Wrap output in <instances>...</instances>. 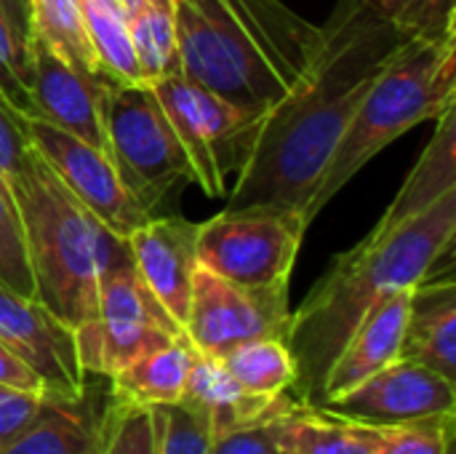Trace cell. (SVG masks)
<instances>
[{
  "label": "cell",
  "instance_id": "cell-19",
  "mask_svg": "<svg viewBox=\"0 0 456 454\" xmlns=\"http://www.w3.org/2000/svg\"><path fill=\"white\" fill-rule=\"evenodd\" d=\"M294 401L297 399L291 393L265 399V396H254L243 391L238 380L224 369V364L206 353H195L184 393L179 399V404L200 412L208 420L211 433H222V431L270 417L291 407Z\"/></svg>",
  "mask_w": 456,
  "mask_h": 454
},
{
  "label": "cell",
  "instance_id": "cell-25",
  "mask_svg": "<svg viewBox=\"0 0 456 454\" xmlns=\"http://www.w3.org/2000/svg\"><path fill=\"white\" fill-rule=\"evenodd\" d=\"M238 385L254 396L291 393L297 385V361L283 340H251L219 359Z\"/></svg>",
  "mask_w": 456,
  "mask_h": 454
},
{
  "label": "cell",
  "instance_id": "cell-2",
  "mask_svg": "<svg viewBox=\"0 0 456 454\" xmlns=\"http://www.w3.org/2000/svg\"><path fill=\"white\" fill-rule=\"evenodd\" d=\"M456 235V190L430 209L406 217H382L377 227L315 284L291 313L286 345L297 361L294 399L315 407L323 377L355 326L387 294L414 289L452 254Z\"/></svg>",
  "mask_w": 456,
  "mask_h": 454
},
{
  "label": "cell",
  "instance_id": "cell-1",
  "mask_svg": "<svg viewBox=\"0 0 456 454\" xmlns=\"http://www.w3.org/2000/svg\"><path fill=\"white\" fill-rule=\"evenodd\" d=\"M414 37L374 5L339 0L305 78L262 115L227 206H278L305 217L363 96Z\"/></svg>",
  "mask_w": 456,
  "mask_h": 454
},
{
  "label": "cell",
  "instance_id": "cell-10",
  "mask_svg": "<svg viewBox=\"0 0 456 454\" xmlns=\"http://www.w3.org/2000/svg\"><path fill=\"white\" fill-rule=\"evenodd\" d=\"M289 326V286L243 289L203 265L195 268L184 337L198 353L222 359L232 348L251 340L273 337L286 343Z\"/></svg>",
  "mask_w": 456,
  "mask_h": 454
},
{
  "label": "cell",
  "instance_id": "cell-15",
  "mask_svg": "<svg viewBox=\"0 0 456 454\" xmlns=\"http://www.w3.org/2000/svg\"><path fill=\"white\" fill-rule=\"evenodd\" d=\"M126 249L147 289L184 329L192 276L198 268V222L182 217H150L126 238Z\"/></svg>",
  "mask_w": 456,
  "mask_h": 454
},
{
  "label": "cell",
  "instance_id": "cell-11",
  "mask_svg": "<svg viewBox=\"0 0 456 454\" xmlns=\"http://www.w3.org/2000/svg\"><path fill=\"white\" fill-rule=\"evenodd\" d=\"M21 128L35 153L59 177V182L94 214V219L107 233L126 241L139 225L152 217L126 190L112 158L104 150L40 118L27 115L21 120Z\"/></svg>",
  "mask_w": 456,
  "mask_h": 454
},
{
  "label": "cell",
  "instance_id": "cell-27",
  "mask_svg": "<svg viewBox=\"0 0 456 454\" xmlns=\"http://www.w3.org/2000/svg\"><path fill=\"white\" fill-rule=\"evenodd\" d=\"M99 454H158L152 407L118 401L110 396Z\"/></svg>",
  "mask_w": 456,
  "mask_h": 454
},
{
  "label": "cell",
  "instance_id": "cell-30",
  "mask_svg": "<svg viewBox=\"0 0 456 454\" xmlns=\"http://www.w3.org/2000/svg\"><path fill=\"white\" fill-rule=\"evenodd\" d=\"M379 454H454L456 415L379 428Z\"/></svg>",
  "mask_w": 456,
  "mask_h": 454
},
{
  "label": "cell",
  "instance_id": "cell-8",
  "mask_svg": "<svg viewBox=\"0 0 456 454\" xmlns=\"http://www.w3.org/2000/svg\"><path fill=\"white\" fill-rule=\"evenodd\" d=\"M307 227L291 209L227 206L198 225V265L243 289L289 286Z\"/></svg>",
  "mask_w": 456,
  "mask_h": 454
},
{
  "label": "cell",
  "instance_id": "cell-3",
  "mask_svg": "<svg viewBox=\"0 0 456 454\" xmlns=\"http://www.w3.org/2000/svg\"><path fill=\"white\" fill-rule=\"evenodd\" d=\"M179 75L265 115L315 62L323 27L281 0H171Z\"/></svg>",
  "mask_w": 456,
  "mask_h": 454
},
{
  "label": "cell",
  "instance_id": "cell-35",
  "mask_svg": "<svg viewBox=\"0 0 456 454\" xmlns=\"http://www.w3.org/2000/svg\"><path fill=\"white\" fill-rule=\"evenodd\" d=\"M21 115L0 96V177L8 182L29 153V139L21 128Z\"/></svg>",
  "mask_w": 456,
  "mask_h": 454
},
{
  "label": "cell",
  "instance_id": "cell-34",
  "mask_svg": "<svg viewBox=\"0 0 456 454\" xmlns=\"http://www.w3.org/2000/svg\"><path fill=\"white\" fill-rule=\"evenodd\" d=\"M45 393L0 385V452L32 423Z\"/></svg>",
  "mask_w": 456,
  "mask_h": 454
},
{
  "label": "cell",
  "instance_id": "cell-33",
  "mask_svg": "<svg viewBox=\"0 0 456 454\" xmlns=\"http://www.w3.org/2000/svg\"><path fill=\"white\" fill-rule=\"evenodd\" d=\"M297 404H302V401H294L291 407H286L270 417L222 431V433H211L208 454H281V447H278L281 423Z\"/></svg>",
  "mask_w": 456,
  "mask_h": 454
},
{
  "label": "cell",
  "instance_id": "cell-18",
  "mask_svg": "<svg viewBox=\"0 0 456 454\" xmlns=\"http://www.w3.org/2000/svg\"><path fill=\"white\" fill-rule=\"evenodd\" d=\"M401 359L456 380V281L452 270L444 278L430 276L411 289Z\"/></svg>",
  "mask_w": 456,
  "mask_h": 454
},
{
  "label": "cell",
  "instance_id": "cell-29",
  "mask_svg": "<svg viewBox=\"0 0 456 454\" xmlns=\"http://www.w3.org/2000/svg\"><path fill=\"white\" fill-rule=\"evenodd\" d=\"M152 415L158 431V454H208L211 425L200 412L176 401L152 407Z\"/></svg>",
  "mask_w": 456,
  "mask_h": 454
},
{
  "label": "cell",
  "instance_id": "cell-17",
  "mask_svg": "<svg viewBox=\"0 0 456 454\" xmlns=\"http://www.w3.org/2000/svg\"><path fill=\"white\" fill-rule=\"evenodd\" d=\"M104 412L88 385L77 396L45 393L32 423L0 454H99Z\"/></svg>",
  "mask_w": 456,
  "mask_h": 454
},
{
  "label": "cell",
  "instance_id": "cell-12",
  "mask_svg": "<svg viewBox=\"0 0 456 454\" xmlns=\"http://www.w3.org/2000/svg\"><path fill=\"white\" fill-rule=\"evenodd\" d=\"M318 409L369 428H393L456 415V388L454 380H446L422 364L398 359Z\"/></svg>",
  "mask_w": 456,
  "mask_h": 454
},
{
  "label": "cell",
  "instance_id": "cell-6",
  "mask_svg": "<svg viewBox=\"0 0 456 454\" xmlns=\"http://www.w3.org/2000/svg\"><path fill=\"white\" fill-rule=\"evenodd\" d=\"M184 329L168 316L136 273L128 249L107 257L99 276L96 316L75 329L77 361L88 377L110 380L150 351L182 337Z\"/></svg>",
  "mask_w": 456,
  "mask_h": 454
},
{
  "label": "cell",
  "instance_id": "cell-21",
  "mask_svg": "<svg viewBox=\"0 0 456 454\" xmlns=\"http://www.w3.org/2000/svg\"><path fill=\"white\" fill-rule=\"evenodd\" d=\"M281 454H379V428L297 404L281 423Z\"/></svg>",
  "mask_w": 456,
  "mask_h": 454
},
{
  "label": "cell",
  "instance_id": "cell-23",
  "mask_svg": "<svg viewBox=\"0 0 456 454\" xmlns=\"http://www.w3.org/2000/svg\"><path fill=\"white\" fill-rule=\"evenodd\" d=\"M86 35L107 86H147L136 62L128 19L110 0H80Z\"/></svg>",
  "mask_w": 456,
  "mask_h": 454
},
{
  "label": "cell",
  "instance_id": "cell-9",
  "mask_svg": "<svg viewBox=\"0 0 456 454\" xmlns=\"http://www.w3.org/2000/svg\"><path fill=\"white\" fill-rule=\"evenodd\" d=\"M150 88L190 158L192 182L208 198L227 195V174L240 171L262 115L230 104L179 72Z\"/></svg>",
  "mask_w": 456,
  "mask_h": 454
},
{
  "label": "cell",
  "instance_id": "cell-7",
  "mask_svg": "<svg viewBox=\"0 0 456 454\" xmlns=\"http://www.w3.org/2000/svg\"><path fill=\"white\" fill-rule=\"evenodd\" d=\"M102 120L110 158L147 214L176 185L192 182L190 158L150 86H104Z\"/></svg>",
  "mask_w": 456,
  "mask_h": 454
},
{
  "label": "cell",
  "instance_id": "cell-31",
  "mask_svg": "<svg viewBox=\"0 0 456 454\" xmlns=\"http://www.w3.org/2000/svg\"><path fill=\"white\" fill-rule=\"evenodd\" d=\"M417 37L456 35L454 0H363Z\"/></svg>",
  "mask_w": 456,
  "mask_h": 454
},
{
  "label": "cell",
  "instance_id": "cell-13",
  "mask_svg": "<svg viewBox=\"0 0 456 454\" xmlns=\"http://www.w3.org/2000/svg\"><path fill=\"white\" fill-rule=\"evenodd\" d=\"M0 343L21 359L56 396H77L88 375L77 361L75 332L37 300L0 286Z\"/></svg>",
  "mask_w": 456,
  "mask_h": 454
},
{
  "label": "cell",
  "instance_id": "cell-24",
  "mask_svg": "<svg viewBox=\"0 0 456 454\" xmlns=\"http://www.w3.org/2000/svg\"><path fill=\"white\" fill-rule=\"evenodd\" d=\"M29 37L51 45L88 80L107 86L86 35L80 0H29Z\"/></svg>",
  "mask_w": 456,
  "mask_h": 454
},
{
  "label": "cell",
  "instance_id": "cell-16",
  "mask_svg": "<svg viewBox=\"0 0 456 454\" xmlns=\"http://www.w3.org/2000/svg\"><path fill=\"white\" fill-rule=\"evenodd\" d=\"M409 305H411V289H401L387 294L366 313V318L355 326V332L350 334V340L329 367L321 385L318 404L313 409L345 396L347 391H353L355 385H361L363 380H369L371 375L401 359Z\"/></svg>",
  "mask_w": 456,
  "mask_h": 454
},
{
  "label": "cell",
  "instance_id": "cell-20",
  "mask_svg": "<svg viewBox=\"0 0 456 454\" xmlns=\"http://www.w3.org/2000/svg\"><path fill=\"white\" fill-rule=\"evenodd\" d=\"M195 353L192 343L182 334L110 377V396L144 407L176 404L184 393Z\"/></svg>",
  "mask_w": 456,
  "mask_h": 454
},
{
  "label": "cell",
  "instance_id": "cell-36",
  "mask_svg": "<svg viewBox=\"0 0 456 454\" xmlns=\"http://www.w3.org/2000/svg\"><path fill=\"white\" fill-rule=\"evenodd\" d=\"M0 385H11V388H19V391H32V393H48L43 380L21 359H16L3 343H0Z\"/></svg>",
  "mask_w": 456,
  "mask_h": 454
},
{
  "label": "cell",
  "instance_id": "cell-38",
  "mask_svg": "<svg viewBox=\"0 0 456 454\" xmlns=\"http://www.w3.org/2000/svg\"><path fill=\"white\" fill-rule=\"evenodd\" d=\"M110 3H112V5L126 16V19H131V16L144 5V0H110Z\"/></svg>",
  "mask_w": 456,
  "mask_h": 454
},
{
  "label": "cell",
  "instance_id": "cell-5",
  "mask_svg": "<svg viewBox=\"0 0 456 454\" xmlns=\"http://www.w3.org/2000/svg\"><path fill=\"white\" fill-rule=\"evenodd\" d=\"M456 102V35L414 37L409 48L374 80L345 128L315 195L307 222L393 139L425 120H438Z\"/></svg>",
  "mask_w": 456,
  "mask_h": 454
},
{
  "label": "cell",
  "instance_id": "cell-26",
  "mask_svg": "<svg viewBox=\"0 0 456 454\" xmlns=\"http://www.w3.org/2000/svg\"><path fill=\"white\" fill-rule=\"evenodd\" d=\"M128 32L147 86L179 72L171 0H144V5L128 19Z\"/></svg>",
  "mask_w": 456,
  "mask_h": 454
},
{
  "label": "cell",
  "instance_id": "cell-28",
  "mask_svg": "<svg viewBox=\"0 0 456 454\" xmlns=\"http://www.w3.org/2000/svg\"><path fill=\"white\" fill-rule=\"evenodd\" d=\"M0 286L35 300L32 268L24 246V227L8 182L0 177Z\"/></svg>",
  "mask_w": 456,
  "mask_h": 454
},
{
  "label": "cell",
  "instance_id": "cell-14",
  "mask_svg": "<svg viewBox=\"0 0 456 454\" xmlns=\"http://www.w3.org/2000/svg\"><path fill=\"white\" fill-rule=\"evenodd\" d=\"M29 62V118H40L110 155L102 120L104 86L80 75L61 54L43 40H27Z\"/></svg>",
  "mask_w": 456,
  "mask_h": 454
},
{
  "label": "cell",
  "instance_id": "cell-32",
  "mask_svg": "<svg viewBox=\"0 0 456 454\" xmlns=\"http://www.w3.org/2000/svg\"><path fill=\"white\" fill-rule=\"evenodd\" d=\"M0 96L27 118L29 104V62H27V43L16 35L8 19L0 11Z\"/></svg>",
  "mask_w": 456,
  "mask_h": 454
},
{
  "label": "cell",
  "instance_id": "cell-22",
  "mask_svg": "<svg viewBox=\"0 0 456 454\" xmlns=\"http://www.w3.org/2000/svg\"><path fill=\"white\" fill-rule=\"evenodd\" d=\"M456 190V115L454 110L444 112L438 118V131L419 155L417 166L411 169L409 179L398 190L395 201L385 211L387 219H406L425 209H430L436 201H441L446 193Z\"/></svg>",
  "mask_w": 456,
  "mask_h": 454
},
{
  "label": "cell",
  "instance_id": "cell-37",
  "mask_svg": "<svg viewBox=\"0 0 456 454\" xmlns=\"http://www.w3.org/2000/svg\"><path fill=\"white\" fill-rule=\"evenodd\" d=\"M0 11L16 35L27 43L29 40V0H0Z\"/></svg>",
  "mask_w": 456,
  "mask_h": 454
},
{
  "label": "cell",
  "instance_id": "cell-4",
  "mask_svg": "<svg viewBox=\"0 0 456 454\" xmlns=\"http://www.w3.org/2000/svg\"><path fill=\"white\" fill-rule=\"evenodd\" d=\"M8 187L24 227L35 300L75 332L96 316L99 276L120 238L94 219L35 147Z\"/></svg>",
  "mask_w": 456,
  "mask_h": 454
}]
</instances>
